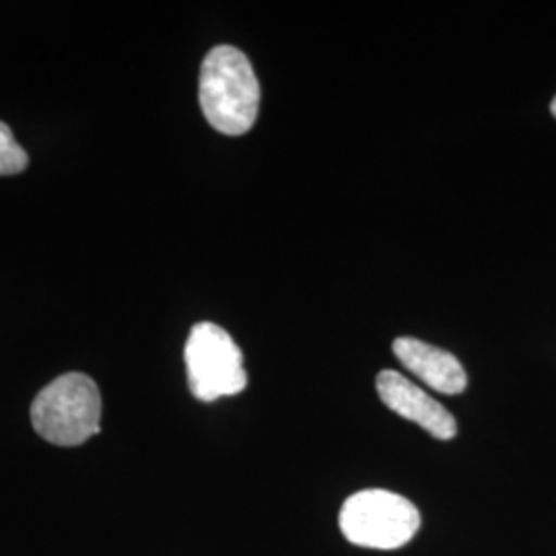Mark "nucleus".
Here are the masks:
<instances>
[{"label": "nucleus", "instance_id": "obj_1", "mask_svg": "<svg viewBox=\"0 0 556 556\" xmlns=\"http://www.w3.org/2000/svg\"><path fill=\"white\" fill-rule=\"evenodd\" d=\"M199 100L215 130L229 137L252 130L258 118L260 83L250 59L233 46L213 48L200 66Z\"/></svg>", "mask_w": 556, "mask_h": 556}, {"label": "nucleus", "instance_id": "obj_2", "mask_svg": "<svg viewBox=\"0 0 556 556\" xmlns=\"http://www.w3.org/2000/svg\"><path fill=\"white\" fill-rule=\"evenodd\" d=\"M101 394L83 374H66L48 383L31 404V422L48 443L75 447L100 435Z\"/></svg>", "mask_w": 556, "mask_h": 556}, {"label": "nucleus", "instance_id": "obj_3", "mask_svg": "<svg viewBox=\"0 0 556 556\" xmlns=\"http://www.w3.org/2000/svg\"><path fill=\"white\" fill-rule=\"evenodd\" d=\"M338 523L340 532L355 546L396 551L417 536L420 514L415 503L402 495L367 489L344 501Z\"/></svg>", "mask_w": 556, "mask_h": 556}, {"label": "nucleus", "instance_id": "obj_4", "mask_svg": "<svg viewBox=\"0 0 556 556\" xmlns=\"http://www.w3.org/2000/svg\"><path fill=\"white\" fill-rule=\"evenodd\" d=\"M188 386L200 402H215L245 390L248 374L243 353L227 330L213 321H200L184 349Z\"/></svg>", "mask_w": 556, "mask_h": 556}, {"label": "nucleus", "instance_id": "obj_5", "mask_svg": "<svg viewBox=\"0 0 556 556\" xmlns=\"http://www.w3.org/2000/svg\"><path fill=\"white\" fill-rule=\"evenodd\" d=\"M376 386L381 402L392 413H396L397 417L417 422L418 427H422L433 438L443 441L456 438L457 422L454 415L410 379L392 369H386L379 371Z\"/></svg>", "mask_w": 556, "mask_h": 556}, {"label": "nucleus", "instance_id": "obj_6", "mask_svg": "<svg viewBox=\"0 0 556 556\" xmlns=\"http://www.w3.org/2000/svg\"><path fill=\"white\" fill-rule=\"evenodd\" d=\"M392 349L397 361L413 376H417L439 394L454 396L466 390L468 386L466 369L452 353L410 337L396 338Z\"/></svg>", "mask_w": 556, "mask_h": 556}, {"label": "nucleus", "instance_id": "obj_7", "mask_svg": "<svg viewBox=\"0 0 556 556\" xmlns=\"http://www.w3.org/2000/svg\"><path fill=\"white\" fill-rule=\"evenodd\" d=\"M27 163L29 157L13 137L11 128L4 122H0V176L21 174L27 167Z\"/></svg>", "mask_w": 556, "mask_h": 556}, {"label": "nucleus", "instance_id": "obj_8", "mask_svg": "<svg viewBox=\"0 0 556 556\" xmlns=\"http://www.w3.org/2000/svg\"><path fill=\"white\" fill-rule=\"evenodd\" d=\"M551 112H553V116L556 118V96L555 100H553V103H551Z\"/></svg>", "mask_w": 556, "mask_h": 556}]
</instances>
